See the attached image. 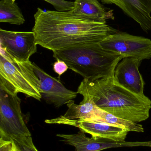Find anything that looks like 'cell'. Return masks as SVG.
I'll use <instances>...</instances> for the list:
<instances>
[{
	"label": "cell",
	"mask_w": 151,
	"mask_h": 151,
	"mask_svg": "<svg viewBox=\"0 0 151 151\" xmlns=\"http://www.w3.org/2000/svg\"><path fill=\"white\" fill-rule=\"evenodd\" d=\"M142 61L134 58H123L116 66L113 77L120 85L144 97L146 96L144 93V82L139 70Z\"/></svg>",
	"instance_id": "9c48e42d"
},
{
	"label": "cell",
	"mask_w": 151,
	"mask_h": 151,
	"mask_svg": "<svg viewBox=\"0 0 151 151\" xmlns=\"http://www.w3.org/2000/svg\"><path fill=\"white\" fill-rule=\"evenodd\" d=\"M0 151H18L13 140L0 138Z\"/></svg>",
	"instance_id": "d6986e66"
},
{
	"label": "cell",
	"mask_w": 151,
	"mask_h": 151,
	"mask_svg": "<svg viewBox=\"0 0 151 151\" xmlns=\"http://www.w3.org/2000/svg\"><path fill=\"white\" fill-rule=\"evenodd\" d=\"M33 32L35 42L52 51L71 47L100 43L115 32L106 22L85 19L70 11H44L37 8Z\"/></svg>",
	"instance_id": "6da1fadb"
},
{
	"label": "cell",
	"mask_w": 151,
	"mask_h": 151,
	"mask_svg": "<svg viewBox=\"0 0 151 151\" xmlns=\"http://www.w3.org/2000/svg\"><path fill=\"white\" fill-rule=\"evenodd\" d=\"M51 4L58 11L72 10L74 7V2L65 0H44Z\"/></svg>",
	"instance_id": "ac0fdd59"
},
{
	"label": "cell",
	"mask_w": 151,
	"mask_h": 151,
	"mask_svg": "<svg viewBox=\"0 0 151 151\" xmlns=\"http://www.w3.org/2000/svg\"><path fill=\"white\" fill-rule=\"evenodd\" d=\"M33 32H13L0 29L1 52L19 63L30 62L37 51Z\"/></svg>",
	"instance_id": "52a82bcc"
},
{
	"label": "cell",
	"mask_w": 151,
	"mask_h": 151,
	"mask_svg": "<svg viewBox=\"0 0 151 151\" xmlns=\"http://www.w3.org/2000/svg\"><path fill=\"white\" fill-rule=\"evenodd\" d=\"M33 65L40 81L42 96L48 104L59 108L76 97L77 91L66 88L59 80L46 73L34 63Z\"/></svg>",
	"instance_id": "ba28073f"
},
{
	"label": "cell",
	"mask_w": 151,
	"mask_h": 151,
	"mask_svg": "<svg viewBox=\"0 0 151 151\" xmlns=\"http://www.w3.org/2000/svg\"><path fill=\"white\" fill-rule=\"evenodd\" d=\"M74 2V7L70 11L77 17L98 22L114 19L113 10L106 11L98 0H75Z\"/></svg>",
	"instance_id": "4fadbf2b"
},
{
	"label": "cell",
	"mask_w": 151,
	"mask_h": 151,
	"mask_svg": "<svg viewBox=\"0 0 151 151\" xmlns=\"http://www.w3.org/2000/svg\"><path fill=\"white\" fill-rule=\"evenodd\" d=\"M108 52L125 58H134L142 60L151 58V40L125 32L109 35L99 43Z\"/></svg>",
	"instance_id": "8992f818"
},
{
	"label": "cell",
	"mask_w": 151,
	"mask_h": 151,
	"mask_svg": "<svg viewBox=\"0 0 151 151\" xmlns=\"http://www.w3.org/2000/svg\"><path fill=\"white\" fill-rule=\"evenodd\" d=\"M57 136L62 138L65 143L74 146L76 151H101L111 148L135 147L137 142H117L100 137H87L83 131L73 134H58Z\"/></svg>",
	"instance_id": "30bf717a"
},
{
	"label": "cell",
	"mask_w": 151,
	"mask_h": 151,
	"mask_svg": "<svg viewBox=\"0 0 151 151\" xmlns=\"http://www.w3.org/2000/svg\"><path fill=\"white\" fill-rule=\"evenodd\" d=\"M12 140L18 151H38L34 145L32 136Z\"/></svg>",
	"instance_id": "e0dca14e"
},
{
	"label": "cell",
	"mask_w": 151,
	"mask_h": 151,
	"mask_svg": "<svg viewBox=\"0 0 151 151\" xmlns=\"http://www.w3.org/2000/svg\"><path fill=\"white\" fill-rule=\"evenodd\" d=\"M78 93L89 99L102 110L114 116L138 123L149 119L151 100L120 85L113 75L94 81L83 79Z\"/></svg>",
	"instance_id": "7a4b0ae2"
},
{
	"label": "cell",
	"mask_w": 151,
	"mask_h": 151,
	"mask_svg": "<svg viewBox=\"0 0 151 151\" xmlns=\"http://www.w3.org/2000/svg\"><path fill=\"white\" fill-rule=\"evenodd\" d=\"M25 18L16 0L0 1V22L12 24H23Z\"/></svg>",
	"instance_id": "2e32d148"
},
{
	"label": "cell",
	"mask_w": 151,
	"mask_h": 151,
	"mask_svg": "<svg viewBox=\"0 0 151 151\" xmlns=\"http://www.w3.org/2000/svg\"><path fill=\"white\" fill-rule=\"evenodd\" d=\"M40 81L34 70L33 63H19L0 53V87L18 94L40 100Z\"/></svg>",
	"instance_id": "277c9868"
},
{
	"label": "cell",
	"mask_w": 151,
	"mask_h": 151,
	"mask_svg": "<svg viewBox=\"0 0 151 151\" xmlns=\"http://www.w3.org/2000/svg\"><path fill=\"white\" fill-rule=\"evenodd\" d=\"M104 4H115L137 22L145 32L151 31V0H101Z\"/></svg>",
	"instance_id": "7c38bea8"
},
{
	"label": "cell",
	"mask_w": 151,
	"mask_h": 151,
	"mask_svg": "<svg viewBox=\"0 0 151 151\" xmlns=\"http://www.w3.org/2000/svg\"><path fill=\"white\" fill-rule=\"evenodd\" d=\"M56 60V62H55L53 64V69L54 71L60 76L66 72L69 69V67L64 61L60 60Z\"/></svg>",
	"instance_id": "ffe728a7"
},
{
	"label": "cell",
	"mask_w": 151,
	"mask_h": 151,
	"mask_svg": "<svg viewBox=\"0 0 151 151\" xmlns=\"http://www.w3.org/2000/svg\"><path fill=\"white\" fill-rule=\"evenodd\" d=\"M18 94L0 87V137L6 140L31 136L21 111Z\"/></svg>",
	"instance_id": "5b68a950"
},
{
	"label": "cell",
	"mask_w": 151,
	"mask_h": 151,
	"mask_svg": "<svg viewBox=\"0 0 151 151\" xmlns=\"http://www.w3.org/2000/svg\"><path fill=\"white\" fill-rule=\"evenodd\" d=\"M53 57L64 62L69 69L90 81L113 75L116 66L123 58L105 50L99 43L53 51Z\"/></svg>",
	"instance_id": "3957f363"
},
{
	"label": "cell",
	"mask_w": 151,
	"mask_h": 151,
	"mask_svg": "<svg viewBox=\"0 0 151 151\" xmlns=\"http://www.w3.org/2000/svg\"><path fill=\"white\" fill-rule=\"evenodd\" d=\"M59 124L74 126L84 133L90 134L92 137L117 142L126 141L129 132L124 128L98 122L73 120L64 121Z\"/></svg>",
	"instance_id": "8fae6325"
},
{
	"label": "cell",
	"mask_w": 151,
	"mask_h": 151,
	"mask_svg": "<svg viewBox=\"0 0 151 151\" xmlns=\"http://www.w3.org/2000/svg\"><path fill=\"white\" fill-rule=\"evenodd\" d=\"M68 110L64 115L56 119L47 120L45 122L49 124H59L64 121L83 120L91 121L96 115L99 107L91 99L83 98L79 104H76L71 100L66 104Z\"/></svg>",
	"instance_id": "5bb4252c"
},
{
	"label": "cell",
	"mask_w": 151,
	"mask_h": 151,
	"mask_svg": "<svg viewBox=\"0 0 151 151\" xmlns=\"http://www.w3.org/2000/svg\"><path fill=\"white\" fill-rule=\"evenodd\" d=\"M90 121L104 122L111 125L124 128L128 132H143L144 129L142 125L125 119L119 118L98 108L95 118Z\"/></svg>",
	"instance_id": "9a60e30c"
}]
</instances>
